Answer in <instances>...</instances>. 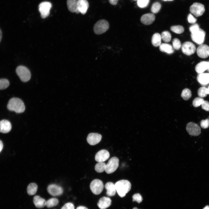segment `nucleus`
I'll return each instance as SVG.
<instances>
[{
	"instance_id": "393cba45",
	"label": "nucleus",
	"mask_w": 209,
	"mask_h": 209,
	"mask_svg": "<svg viewBox=\"0 0 209 209\" xmlns=\"http://www.w3.org/2000/svg\"><path fill=\"white\" fill-rule=\"evenodd\" d=\"M160 50L163 52L171 54L174 52V50L172 46L168 44L162 43L159 46Z\"/></svg>"
},
{
	"instance_id": "de8ad7c7",
	"label": "nucleus",
	"mask_w": 209,
	"mask_h": 209,
	"mask_svg": "<svg viewBox=\"0 0 209 209\" xmlns=\"http://www.w3.org/2000/svg\"><path fill=\"white\" fill-rule=\"evenodd\" d=\"M3 145L2 142L0 140V152L2 149Z\"/></svg>"
},
{
	"instance_id": "37998d69",
	"label": "nucleus",
	"mask_w": 209,
	"mask_h": 209,
	"mask_svg": "<svg viewBox=\"0 0 209 209\" xmlns=\"http://www.w3.org/2000/svg\"><path fill=\"white\" fill-rule=\"evenodd\" d=\"M61 209H75V208L72 203L69 202L65 204Z\"/></svg>"
},
{
	"instance_id": "e433bc0d",
	"label": "nucleus",
	"mask_w": 209,
	"mask_h": 209,
	"mask_svg": "<svg viewBox=\"0 0 209 209\" xmlns=\"http://www.w3.org/2000/svg\"><path fill=\"white\" fill-rule=\"evenodd\" d=\"M207 88L204 87H202L199 89L198 91V94L199 97L204 98L207 95L206 93Z\"/></svg>"
},
{
	"instance_id": "c03bdc74",
	"label": "nucleus",
	"mask_w": 209,
	"mask_h": 209,
	"mask_svg": "<svg viewBox=\"0 0 209 209\" xmlns=\"http://www.w3.org/2000/svg\"><path fill=\"white\" fill-rule=\"evenodd\" d=\"M202 108L205 110L209 111V102L204 101L201 105Z\"/></svg>"
},
{
	"instance_id": "20e7f679",
	"label": "nucleus",
	"mask_w": 209,
	"mask_h": 209,
	"mask_svg": "<svg viewBox=\"0 0 209 209\" xmlns=\"http://www.w3.org/2000/svg\"><path fill=\"white\" fill-rule=\"evenodd\" d=\"M109 28L108 22L105 20L101 19L98 21L95 24L93 30L96 34L100 35L105 32Z\"/></svg>"
},
{
	"instance_id": "79ce46f5",
	"label": "nucleus",
	"mask_w": 209,
	"mask_h": 209,
	"mask_svg": "<svg viewBox=\"0 0 209 209\" xmlns=\"http://www.w3.org/2000/svg\"><path fill=\"white\" fill-rule=\"evenodd\" d=\"M188 20L189 23L194 24L196 23L197 19L193 17L192 15L190 13L188 16Z\"/></svg>"
},
{
	"instance_id": "f3484780",
	"label": "nucleus",
	"mask_w": 209,
	"mask_h": 209,
	"mask_svg": "<svg viewBox=\"0 0 209 209\" xmlns=\"http://www.w3.org/2000/svg\"><path fill=\"white\" fill-rule=\"evenodd\" d=\"M11 125L8 120H3L0 121V132L6 133L11 130Z\"/></svg>"
},
{
	"instance_id": "8fccbe9b",
	"label": "nucleus",
	"mask_w": 209,
	"mask_h": 209,
	"mask_svg": "<svg viewBox=\"0 0 209 209\" xmlns=\"http://www.w3.org/2000/svg\"><path fill=\"white\" fill-rule=\"evenodd\" d=\"M206 93L208 94H209V86L208 88H207L206 90Z\"/></svg>"
},
{
	"instance_id": "c9c22d12",
	"label": "nucleus",
	"mask_w": 209,
	"mask_h": 209,
	"mask_svg": "<svg viewBox=\"0 0 209 209\" xmlns=\"http://www.w3.org/2000/svg\"><path fill=\"white\" fill-rule=\"evenodd\" d=\"M204 101V99L200 97H197L193 100L192 104L194 107H197L201 105Z\"/></svg>"
},
{
	"instance_id": "39448f33",
	"label": "nucleus",
	"mask_w": 209,
	"mask_h": 209,
	"mask_svg": "<svg viewBox=\"0 0 209 209\" xmlns=\"http://www.w3.org/2000/svg\"><path fill=\"white\" fill-rule=\"evenodd\" d=\"M119 160L116 157L111 158L106 165L105 171L108 174H110L114 172L119 166Z\"/></svg>"
},
{
	"instance_id": "f8f14e48",
	"label": "nucleus",
	"mask_w": 209,
	"mask_h": 209,
	"mask_svg": "<svg viewBox=\"0 0 209 209\" xmlns=\"http://www.w3.org/2000/svg\"><path fill=\"white\" fill-rule=\"evenodd\" d=\"M47 190L48 193L53 196H60L63 193L62 188L56 184H51L47 187Z\"/></svg>"
},
{
	"instance_id": "4be33fe9",
	"label": "nucleus",
	"mask_w": 209,
	"mask_h": 209,
	"mask_svg": "<svg viewBox=\"0 0 209 209\" xmlns=\"http://www.w3.org/2000/svg\"><path fill=\"white\" fill-rule=\"evenodd\" d=\"M33 201L35 207L38 208H42L46 206L45 200L38 195H35L33 198Z\"/></svg>"
},
{
	"instance_id": "09e8293b",
	"label": "nucleus",
	"mask_w": 209,
	"mask_h": 209,
	"mask_svg": "<svg viewBox=\"0 0 209 209\" xmlns=\"http://www.w3.org/2000/svg\"><path fill=\"white\" fill-rule=\"evenodd\" d=\"M2 37V33L1 30L0 29V42L1 40Z\"/></svg>"
},
{
	"instance_id": "aec40b11",
	"label": "nucleus",
	"mask_w": 209,
	"mask_h": 209,
	"mask_svg": "<svg viewBox=\"0 0 209 209\" xmlns=\"http://www.w3.org/2000/svg\"><path fill=\"white\" fill-rule=\"evenodd\" d=\"M209 67V62L203 61L198 63L196 66L195 70L196 72L199 73H203Z\"/></svg>"
},
{
	"instance_id": "58836bf2",
	"label": "nucleus",
	"mask_w": 209,
	"mask_h": 209,
	"mask_svg": "<svg viewBox=\"0 0 209 209\" xmlns=\"http://www.w3.org/2000/svg\"><path fill=\"white\" fill-rule=\"evenodd\" d=\"M133 201H136L138 203H140L143 200V198L141 195L136 193L134 194L132 196Z\"/></svg>"
},
{
	"instance_id": "4d7b16f0",
	"label": "nucleus",
	"mask_w": 209,
	"mask_h": 209,
	"mask_svg": "<svg viewBox=\"0 0 209 209\" xmlns=\"http://www.w3.org/2000/svg\"></svg>"
},
{
	"instance_id": "2eb2a0df",
	"label": "nucleus",
	"mask_w": 209,
	"mask_h": 209,
	"mask_svg": "<svg viewBox=\"0 0 209 209\" xmlns=\"http://www.w3.org/2000/svg\"><path fill=\"white\" fill-rule=\"evenodd\" d=\"M110 156L108 151L105 149H102L96 153L95 156V160L98 162H104L107 160Z\"/></svg>"
},
{
	"instance_id": "864d4df0",
	"label": "nucleus",
	"mask_w": 209,
	"mask_h": 209,
	"mask_svg": "<svg viewBox=\"0 0 209 209\" xmlns=\"http://www.w3.org/2000/svg\"><path fill=\"white\" fill-rule=\"evenodd\" d=\"M164 1H172L173 0H163Z\"/></svg>"
},
{
	"instance_id": "dca6fc26",
	"label": "nucleus",
	"mask_w": 209,
	"mask_h": 209,
	"mask_svg": "<svg viewBox=\"0 0 209 209\" xmlns=\"http://www.w3.org/2000/svg\"><path fill=\"white\" fill-rule=\"evenodd\" d=\"M111 200L109 197H103L99 200L97 205L100 209H106L111 204Z\"/></svg>"
},
{
	"instance_id": "f03ea898",
	"label": "nucleus",
	"mask_w": 209,
	"mask_h": 209,
	"mask_svg": "<svg viewBox=\"0 0 209 209\" xmlns=\"http://www.w3.org/2000/svg\"><path fill=\"white\" fill-rule=\"evenodd\" d=\"M116 191L120 197H124L131 189L130 182L126 180H121L117 182L115 184Z\"/></svg>"
},
{
	"instance_id": "603ef678",
	"label": "nucleus",
	"mask_w": 209,
	"mask_h": 209,
	"mask_svg": "<svg viewBox=\"0 0 209 209\" xmlns=\"http://www.w3.org/2000/svg\"><path fill=\"white\" fill-rule=\"evenodd\" d=\"M133 209H138L136 207H134Z\"/></svg>"
},
{
	"instance_id": "bb28decb",
	"label": "nucleus",
	"mask_w": 209,
	"mask_h": 209,
	"mask_svg": "<svg viewBox=\"0 0 209 209\" xmlns=\"http://www.w3.org/2000/svg\"><path fill=\"white\" fill-rule=\"evenodd\" d=\"M37 185L35 183H31L29 184L27 187V192L30 195L35 194L37 191Z\"/></svg>"
},
{
	"instance_id": "72a5a7b5",
	"label": "nucleus",
	"mask_w": 209,
	"mask_h": 209,
	"mask_svg": "<svg viewBox=\"0 0 209 209\" xmlns=\"http://www.w3.org/2000/svg\"><path fill=\"white\" fill-rule=\"evenodd\" d=\"M9 85V81L6 79H0V90L6 89Z\"/></svg>"
},
{
	"instance_id": "9d476101",
	"label": "nucleus",
	"mask_w": 209,
	"mask_h": 209,
	"mask_svg": "<svg viewBox=\"0 0 209 209\" xmlns=\"http://www.w3.org/2000/svg\"><path fill=\"white\" fill-rule=\"evenodd\" d=\"M186 130L190 135L193 136H198L201 132V128L199 125L192 122L187 124Z\"/></svg>"
},
{
	"instance_id": "4c0bfd02",
	"label": "nucleus",
	"mask_w": 209,
	"mask_h": 209,
	"mask_svg": "<svg viewBox=\"0 0 209 209\" xmlns=\"http://www.w3.org/2000/svg\"><path fill=\"white\" fill-rule=\"evenodd\" d=\"M149 2V0H138L137 4L140 8H144L147 6Z\"/></svg>"
},
{
	"instance_id": "7ed1b4c3",
	"label": "nucleus",
	"mask_w": 209,
	"mask_h": 209,
	"mask_svg": "<svg viewBox=\"0 0 209 209\" xmlns=\"http://www.w3.org/2000/svg\"><path fill=\"white\" fill-rule=\"evenodd\" d=\"M16 71L22 82H26L30 80L31 78L30 73L26 67L23 66H19L16 68Z\"/></svg>"
},
{
	"instance_id": "473e14b6",
	"label": "nucleus",
	"mask_w": 209,
	"mask_h": 209,
	"mask_svg": "<svg viewBox=\"0 0 209 209\" xmlns=\"http://www.w3.org/2000/svg\"><path fill=\"white\" fill-rule=\"evenodd\" d=\"M161 5L158 2L154 3L152 5L151 10L152 12L154 14L158 13L161 9Z\"/></svg>"
},
{
	"instance_id": "ea45409f",
	"label": "nucleus",
	"mask_w": 209,
	"mask_h": 209,
	"mask_svg": "<svg viewBox=\"0 0 209 209\" xmlns=\"http://www.w3.org/2000/svg\"><path fill=\"white\" fill-rule=\"evenodd\" d=\"M200 124L201 127L203 129L207 128L209 127V119L202 120L200 122Z\"/></svg>"
},
{
	"instance_id": "a19ab883",
	"label": "nucleus",
	"mask_w": 209,
	"mask_h": 209,
	"mask_svg": "<svg viewBox=\"0 0 209 209\" xmlns=\"http://www.w3.org/2000/svg\"><path fill=\"white\" fill-rule=\"evenodd\" d=\"M199 28V25L197 24L194 23L190 27L189 29L191 33H192L197 31Z\"/></svg>"
},
{
	"instance_id": "f704fd0d",
	"label": "nucleus",
	"mask_w": 209,
	"mask_h": 209,
	"mask_svg": "<svg viewBox=\"0 0 209 209\" xmlns=\"http://www.w3.org/2000/svg\"><path fill=\"white\" fill-rule=\"evenodd\" d=\"M172 45L174 49L178 50L181 47V43L179 40L177 38H175L172 40Z\"/></svg>"
},
{
	"instance_id": "7c9ffc66",
	"label": "nucleus",
	"mask_w": 209,
	"mask_h": 209,
	"mask_svg": "<svg viewBox=\"0 0 209 209\" xmlns=\"http://www.w3.org/2000/svg\"><path fill=\"white\" fill-rule=\"evenodd\" d=\"M161 39L165 42H168L171 41V35L168 31H165L162 32L161 34Z\"/></svg>"
},
{
	"instance_id": "c756f323",
	"label": "nucleus",
	"mask_w": 209,
	"mask_h": 209,
	"mask_svg": "<svg viewBox=\"0 0 209 209\" xmlns=\"http://www.w3.org/2000/svg\"><path fill=\"white\" fill-rule=\"evenodd\" d=\"M106 165L104 162H98L95 165V169L98 172H102L105 171Z\"/></svg>"
},
{
	"instance_id": "a878e982",
	"label": "nucleus",
	"mask_w": 209,
	"mask_h": 209,
	"mask_svg": "<svg viewBox=\"0 0 209 209\" xmlns=\"http://www.w3.org/2000/svg\"><path fill=\"white\" fill-rule=\"evenodd\" d=\"M161 36L158 33H154L152 36V43L155 47L160 46L161 44Z\"/></svg>"
},
{
	"instance_id": "1a4fd4ad",
	"label": "nucleus",
	"mask_w": 209,
	"mask_h": 209,
	"mask_svg": "<svg viewBox=\"0 0 209 209\" xmlns=\"http://www.w3.org/2000/svg\"><path fill=\"white\" fill-rule=\"evenodd\" d=\"M190 12L197 17L202 15L205 11L204 6L200 3H194L190 7Z\"/></svg>"
},
{
	"instance_id": "49530a36",
	"label": "nucleus",
	"mask_w": 209,
	"mask_h": 209,
	"mask_svg": "<svg viewBox=\"0 0 209 209\" xmlns=\"http://www.w3.org/2000/svg\"><path fill=\"white\" fill-rule=\"evenodd\" d=\"M76 209H88L87 207L82 206H80L78 207Z\"/></svg>"
},
{
	"instance_id": "ddd939ff",
	"label": "nucleus",
	"mask_w": 209,
	"mask_h": 209,
	"mask_svg": "<svg viewBox=\"0 0 209 209\" xmlns=\"http://www.w3.org/2000/svg\"><path fill=\"white\" fill-rule=\"evenodd\" d=\"M102 138L101 135L97 133H92L88 135L87 140L89 145H94L99 143L101 141Z\"/></svg>"
},
{
	"instance_id": "2f4dec72",
	"label": "nucleus",
	"mask_w": 209,
	"mask_h": 209,
	"mask_svg": "<svg viewBox=\"0 0 209 209\" xmlns=\"http://www.w3.org/2000/svg\"><path fill=\"white\" fill-rule=\"evenodd\" d=\"M170 30L173 32L178 34L182 33L184 31V28L181 25L172 26L170 27Z\"/></svg>"
},
{
	"instance_id": "a211bd4d",
	"label": "nucleus",
	"mask_w": 209,
	"mask_h": 209,
	"mask_svg": "<svg viewBox=\"0 0 209 209\" xmlns=\"http://www.w3.org/2000/svg\"><path fill=\"white\" fill-rule=\"evenodd\" d=\"M155 19V16L153 14H145L141 17L140 21L143 24L146 25H150L152 23Z\"/></svg>"
},
{
	"instance_id": "412c9836",
	"label": "nucleus",
	"mask_w": 209,
	"mask_h": 209,
	"mask_svg": "<svg viewBox=\"0 0 209 209\" xmlns=\"http://www.w3.org/2000/svg\"><path fill=\"white\" fill-rule=\"evenodd\" d=\"M78 0H67V6L69 11L78 14L80 13L78 9Z\"/></svg>"
},
{
	"instance_id": "6ab92c4d",
	"label": "nucleus",
	"mask_w": 209,
	"mask_h": 209,
	"mask_svg": "<svg viewBox=\"0 0 209 209\" xmlns=\"http://www.w3.org/2000/svg\"><path fill=\"white\" fill-rule=\"evenodd\" d=\"M89 4L87 0H78V9L79 12L83 15L85 14L89 8Z\"/></svg>"
},
{
	"instance_id": "3c124183",
	"label": "nucleus",
	"mask_w": 209,
	"mask_h": 209,
	"mask_svg": "<svg viewBox=\"0 0 209 209\" xmlns=\"http://www.w3.org/2000/svg\"><path fill=\"white\" fill-rule=\"evenodd\" d=\"M203 209H209V206H206Z\"/></svg>"
},
{
	"instance_id": "5fc2aeb1",
	"label": "nucleus",
	"mask_w": 209,
	"mask_h": 209,
	"mask_svg": "<svg viewBox=\"0 0 209 209\" xmlns=\"http://www.w3.org/2000/svg\"><path fill=\"white\" fill-rule=\"evenodd\" d=\"M207 70L208 72H209V67L208 69Z\"/></svg>"
},
{
	"instance_id": "4468645a",
	"label": "nucleus",
	"mask_w": 209,
	"mask_h": 209,
	"mask_svg": "<svg viewBox=\"0 0 209 209\" xmlns=\"http://www.w3.org/2000/svg\"><path fill=\"white\" fill-rule=\"evenodd\" d=\"M197 52L199 57L206 58L209 56V46L205 44L200 45L197 49Z\"/></svg>"
},
{
	"instance_id": "6e6552de",
	"label": "nucleus",
	"mask_w": 209,
	"mask_h": 209,
	"mask_svg": "<svg viewBox=\"0 0 209 209\" xmlns=\"http://www.w3.org/2000/svg\"><path fill=\"white\" fill-rule=\"evenodd\" d=\"M52 4L49 2L44 1L40 3L39 6V10L42 18H45L48 16Z\"/></svg>"
},
{
	"instance_id": "b1692460",
	"label": "nucleus",
	"mask_w": 209,
	"mask_h": 209,
	"mask_svg": "<svg viewBox=\"0 0 209 209\" xmlns=\"http://www.w3.org/2000/svg\"><path fill=\"white\" fill-rule=\"evenodd\" d=\"M197 81L202 85L209 83V73H202L198 74L197 78Z\"/></svg>"
},
{
	"instance_id": "423d86ee",
	"label": "nucleus",
	"mask_w": 209,
	"mask_h": 209,
	"mask_svg": "<svg viewBox=\"0 0 209 209\" xmlns=\"http://www.w3.org/2000/svg\"><path fill=\"white\" fill-rule=\"evenodd\" d=\"M104 185L102 181L99 179H95L90 183V188L92 193L98 195L100 194L104 188Z\"/></svg>"
},
{
	"instance_id": "c85d7f7f",
	"label": "nucleus",
	"mask_w": 209,
	"mask_h": 209,
	"mask_svg": "<svg viewBox=\"0 0 209 209\" xmlns=\"http://www.w3.org/2000/svg\"><path fill=\"white\" fill-rule=\"evenodd\" d=\"M181 96L184 100H187L191 97V91L188 89H185L182 91Z\"/></svg>"
},
{
	"instance_id": "5701e85b",
	"label": "nucleus",
	"mask_w": 209,
	"mask_h": 209,
	"mask_svg": "<svg viewBox=\"0 0 209 209\" xmlns=\"http://www.w3.org/2000/svg\"><path fill=\"white\" fill-rule=\"evenodd\" d=\"M105 188L107 190L106 194L108 196H114L116 192L115 184L111 182H108L105 185Z\"/></svg>"
},
{
	"instance_id": "6e6d98bb",
	"label": "nucleus",
	"mask_w": 209,
	"mask_h": 209,
	"mask_svg": "<svg viewBox=\"0 0 209 209\" xmlns=\"http://www.w3.org/2000/svg\"><path fill=\"white\" fill-rule=\"evenodd\" d=\"M133 0L136 1H137L138 0Z\"/></svg>"
},
{
	"instance_id": "cd10ccee",
	"label": "nucleus",
	"mask_w": 209,
	"mask_h": 209,
	"mask_svg": "<svg viewBox=\"0 0 209 209\" xmlns=\"http://www.w3.org/2000/svg\"><path fill=\"white\" fill-rule=\"evenodd\" d=\"M58 200L56 198H52L46 201V206L48 208L57 206L59 203Z\"/></svg>"
},
{
	"instance_id": "a18cd8bd",
	"label": "nucleus",
	"mask_w": 209,
	"mask_h": 209,
	"mask_svg": "<svg viewBox=\"0 0 209 209\" xmlns=\"http://www.w3.org/2000/svg\"><path fill=\"white\" fill-rule=\"evenodd\" d=\"M118 0H109V2L112 5H116Z\"/></svg>"
},
{
	"instance_id": "9b49d317",
	"label": "nucleus",
	"mask_w": 209,
	"mask_h": 209,
	"mask_svg": "<svg viewBox=\"0 0 209 209\" xmlns=\"http://www.w3.org/2000/svg\"><path fill=\"white\" fill-rule=\"evenodd\" d=\"M181 50L184 54L190 55L194 54L196 51L195 45L192 42H186L181 46Z\"/></svg>"
},
{
	"instance_id": "0eeeda50",
	"label": "nucleus",
	"mask_w": 209,
	"mask_h": 209,
	"mask_svg": "<svg viewBox=\"0 0 209 209\" xmlns=\"http://www.w3.org/2000/svg\"><path fill=\"white\" fill-rule=\"evenodd\" d=\"M206 33L203 29L200 28L195 32L191 33V38L192 40L199 45L203 44L205 40Z\"/></svg>"
},
{
	"instance_id": "f257e3e1",
	"label": "nucleus",
	"mask_w": 209,
	"mask_h": 209,
	"mask_svg": "<svg viewBox=\"0 0 209 209\" xmlns=\"http://www.w3.org/2000/svg\"><path fill=\"white\" fill-rule=\"evenodd\" d=\"M7 107L10 111H14L18 113L23 112L25 109L23 101L21 99L17 98L10 99L8 102Z\"/></svg>"
}]
</instances>
